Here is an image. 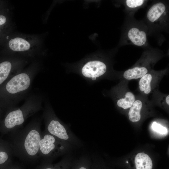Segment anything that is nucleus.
<instances>
[{
	"label": "nucleus",
	"mask_w": 169,
	"mask_h": 169,
	"mask_svg": "<svg viewBox=\"0 0 169 169\" xmlns=\"http://www.w3.org/2000/svg\"><path fill=\"white\" fill-rule=\"evenodd\" d=\"M17 133L13 137V152L30 158L39 155L42 134L38 126H30Z\"/></svg>",
	"instance_id": "f257e3e1"
},
{
	"label": "nucleus",
	"mask_w": 169,
	"mask_h": 169,
	"mask_svg": "<svg viewBox=\"0 0 169 169\" xmlns=\"http://www.w3.org/2000/svg\"><path fill=\"white\" fill-rule=\"evenodd\" d=\"M149 33L146 24L129 18L123 27L120 44L122 45L132 44L138 47H147Z\"/></svg>",
	"instance_id": "f03ea898"
},
{
	"label": "nucleus",
	"mask_w": 169,
	"mask_h": 169,
	"mask_svg": "<svg viewBox=\"0 0 169 169\" xmlns=\"http://www.w3.org/2000/svg\"><path fill=\"white\" fill-rule=\"evenodd\" d=\"M168 7L164 1H157L148 10L146 16L149 30H161L168 27Z\"/></svg>",
	"instance_id": "7ed1b4c3"
},
{
	"label": "nucleus",
	"mask_w": 169,
	"mask_h": 169,
	"mask_svg": "<svg viewBox=\"0 0 169 169\" xmlns=\"http://www.w3.org/2000/svg\"><path fill=\"white\" fill-rule=\"evenodd\" d=\"M31 83L29 75L22 73L12 77L7 83L6 89L9 93L15 94L25 91L29 87Z\"/></svg>",
	"instance_id": "20e7f679"
},
{
	"label": "nucleus",
	"mask_w": 169,
	"mask_h": 169,
	"mask_svg": "<svg viewBox=\"0 0 169 169\" xmlns=\"http://www.w3.org/2000/svg\"><path fill=\"white\" fill-rule=\"evenodd\" d=\"M107 66L103 62L99 60H93L86 63L81 69V73L84 77L95 80L104 74Z\"/></svg>",
	"instance_id": "39448f33"
},
{
	"label": "nucleus",
	"mask_w": 169,
	"mask_h": 169,
	"mask_svg": "<svg viewBox=\"0 0 169 169\" xmlns=\"http://www.w3.org/2000/svg\"><path fill=\"white\" fill-rule=\"evenodd\" d=\"M60 140L46 132L42 135L39 142V155L49 156L52 155L56 151Z\"/></svg>",
	"instance_id": "423d86ee"
},
{
	"label": "nucleus",
	"mask_w": 169,
	"mask_h": 169,
	"mask_svg": "<svg viewBox=\"0 0 169 169\" xmlns=\"http://www.w3.org/2000/svg\"><path fill=\"white\" fill-rule=\"evenodd\" d=\"M20 109L13 110L9 112L4 120L5 127L9 130H14L24 122L27 114Z\"/></svg>",
	"instance_id": "0eeeda50"
},
{
	"label": "nucleus",
	"mask_w": 169,
	"mask_h": 169,
	"mask_svg": "<svg viewBox=\"0 0 169 169\" xmlns=\"http://www.w3.org/2000/svg\"><path fill=\"white\" fill-rule=\"evenodd\" d=\"M46 131L59 140L67 141L70 138L65 127L56 120L50 121L47 125Z\"/></svg>",
	"instance_id": "6e6552de"
},
{
	"label": "nucleus",
	"mask_w": 169,
	"mask_h": 169,
	"mask_svg": "<svg viewBox=\"0 0 169 169\" xmlns=\"http://www.w3.org/2000/svg\"><path fill=\"white\" fill-rule=\"evenodd\" d=\"M148 69L146 66H136L127 69L123 74L124 77L128 80L141 78L147 73Z\"/></svg>",
	"instance_id": "1a4fd4ad"
},
{
	"label": "nucleus",
	"mask_w": 169,
	"mask_h": 169,
	"mask_svg": "<svg viewBox=\"0 0 169 169\" xmlns=\"http://www.w3.org/2000/svg\"><path fill=\"white\" fill-rule=\"evenodd\" d=\"M9 46L11 49L15 51H22L28 50L30 47L29 42L24 39L16 38L9 42Z\"/></svg>",
	"instance_id": "9d476101"
},
{
	"label": "nucleus",
	"mask_w": 169,
	"mask_h": 169,
	"mask_svg": "<svg viewBox=\"0 0 169 169\" xmlns=\"http://www.w3.org/2000/svg\"><path fill=\"white\" fill-rule=\"evenodd\" d=\"M142 106V103L140 100H137L135 101L130 107L128 113L129 119L131 121L135 122L140 120V111Z\"/></svg>",
	"instance_id": "9b49d317"
},
{
	"label": "nucleus",
	"mask_w": 169,
	"mask_h": 169,
	"mask_svg": "<svg viewBox=\"0 0 169 169\" xmlns=\"http://www.w3.org/2000/svg\"><path fill=\"white\" fill-rule=\"evenodd\" d=\"M152 76L150 74H146L142 77L139 82V89L141 92L146 94H149L151 91V83Z\"/></svg>",
	"instance_id": "f8f14e48"
},
{
	"label": "nucleus",
	"mask_w": 169,
	"mask_h": 169,
	"mask_svg": "<svg viewBox=\"0 0 169 169\" xmlns=\"http://www.w3.org/2000/svg\"><path fill=\"white\" fill-rule=\"evenodd\" d=\"M135 101L133 94L130 92H127L124 98H121L118 100L117 105L119 107L124 109L130 108Z\"/></svg>",
	"instance_id": "ddd939ff"
},
{
	"label": "nucleus",
	"mask_w": 169,
	"mask_h": 169,
	"mask_svg": "<svg viewBox=\"0 0 169 169\" xmlns=\"http://www.w3.org/2000/svg\"><path fill=\"white\" fill-rule=\"evenodd\" d=\"M11 68V64L9 61H4L0 64V84L8 77Z\"/></svg>",
	"instance_id": "4468645a"
},
{
	"label": "nucleus",
	"mask_w": 169,
	"mask_h": 169,
	"mask_svg": "<svg viewBox=\"0 0 169 169\" xmlns=\"http://www.w3.org/2000/svg\"><path fill=\"white\" fill-rule=\"evenodd\" d=\"M147 1L144 0H126L125 4L127 9L129 10H135L143 6Z\"/></svg>",
	"instance_id": "2eb2a0df"
},
{
	"label": "nucleus",
	"mask_w": 169,
	"mask_h": 169,
	"mask_svg": "<svg viewBox=\"0 0 169 169\" xmlns=\"http://www.w3.org/2000/svg\"><path fill=\"white\" fill-rule=\"evenodd\" d=\"M71 163L69 161H62L55 166H49L43 169H70Z\"/></svg>",
	"instance_id": "dca6fc26"
},
{
	"label": "nucleus",
	"mask_w": 169,
	"mask_h": 169,
	"mask_svg": "<svg viewBox=\"0 0 169 169\" xmlns=\"http://www.w3.org/2000/svg\"><path fill=\"white\" fill-rule=\"evenodd\" d=\"M152 128L155 131L161 134H165L167 131V129L166 127L156 122L152 123Z\"/></svg>",
	"instance_id": "f3484780"
},
{
	"label": "nucleus",
	"mask_w": 169,
	"mask_h": 169,
	"mask_svg": "<svg viewBox=\"0 0 169 169\" xmlns=\"http://www.w3.org/2000/svg\"><path fill=\"white\" fill-rule=\"evenodd\" d=\"M71 167V169H90L89 163L85 161L79 162Z\"/></svg>",
	"instance_id": "a211bd4d"
},
{
	"label": "nucleus",
	"mask_w": 169,
	"mask_h": 169,
	"mask_svg": "<svg viewBox=\"0 0 169 169\" xmlns=\"http://www.w3.org/2000/svg\"><path fill=\"white\" fill-rule=\"evenodd\" d=\"M8 153L4 151H0V165L5 162L8 159Z\"/></svg>",
	"instance_id": "6ab92c4d"
},
{
	"label": "nucleus",
	"mask_w": 169,
	"mask_h": 169,
	"mask_svg": "<svg viewBox=\"0 0 169 169\" xmlns=\"http://www.w3.org/2000/svg\"><path fill=\"white\" fill-rule=\"evenodd\" d=\"M6 21V18L4 16L0 15V26L4 24Z\"/></svg>",
	"instance_id": "aec40b11"
},
{
	"label": "nucleus",
	"mask_w": 169,
	"mask_h": 169,
	"mask_svg": "<svg viewBox=\"0 0 169 169\" xmlns=\"http://www.w3.org/2000/svg\"><path fill=\"white\" fill-rule=\"evenodd\" d=\"M166 102L167 104L168 105H169V95H168L166 97Z\"/></svg>",
	"instance_id": "412c9836"
},
{
	"label": "nucleus",
	"mask_w": 169,
	"mask_h": 169,
	"mask_svg": "<svg viewBox=\"0 0 169 169\" xmlns=\"http://www.w3.org/2000/svg\"><path fill=\"white\" fill-rule=\"evenodd\" d=\"M92 169H97L96 168H95V167H93V168Z\"/></svg>",
	"instance_id": "4be33fe9"
},
{
	"label": "nucleus",
	"mask_w": 169,
	"mask_h": 169,
	"mask_svg": "<svg viewBox=\"0 0 169 169\" xmlns=\"http://www.w3.org/2000/svg\"><path fill=\"white\" fill-rule=\"evenodd\" d=\"M8 36H7V39H8Z\"/></svg>",
	"instance_id": "5701e85b"
}]
</instances>
